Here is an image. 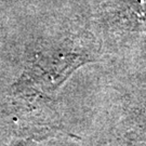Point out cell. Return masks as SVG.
I'll return each mask as SVG.
<instances>
[{
	"label": "cell",
	"instance_id": "obj_1",
	"mask_svg": "<svg viewBox=\"0 0 146 146\" xmlns=\"http://www.w3.org/2000/svg\"><path fill=\"white\" fill-rule=\"evenodd\" d=\"M121 26L131 31H146V0H132L120 12Z\"/></svg>",
	"mask_w": 146,
	"mask_h": 146
}]
</instances>
